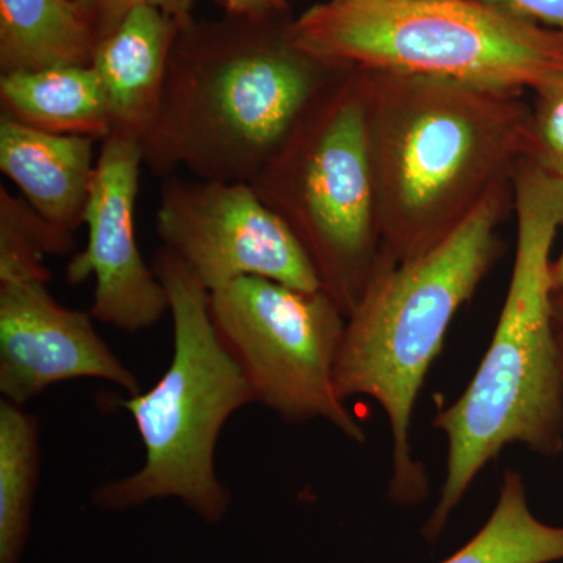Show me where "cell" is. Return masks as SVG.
Returning <instances> with one entry per match:
<instances>
[{
    "label": "cell",
    "mask_w": 563,
    "mask_h": 563,
    "mask_svg": "<svg viewBox=\"0 0 563 563\" xmlns=\"http://www.w3.org/2000/svg\"><path fill=\"white\" fill-rule=\"evenodd\" d=\"M361 74L365 132L383 252L412 261L529 155L523 92L399 73Z\"/></svg>",
    "instance_id": "obj_1"
},
{
    "label": "cell",
    "mask_w": 563,
    "mask_h": 563,
    "mask_svg": "<svg viewBox=\"0 0 563 563\" xmlns=\"http://www.w3.org/2000/svg\"><path fill=\"white\" fill-rule=\"evenodd\" d=\"M517 246L512 277L490 346L472 383L433 418L448 453L439 503L424 526L439 539L485 466L512 444L543 457L563 451V369L551 252L563 222V180L531 158L515 169Z\"/></svg>",
    "instance_id": "obj_2"
},
{
    "label": "cell",
    "mask_w": 563,
    "mask_h": 563,
    "mask_svg": "<svg viewBox=\"0 0 563 563\" xmlns=\"http://www.w3.org/2000/svg\"><path fill=\"white\" fill-rule=\"evenodd\" d=\"M288 21L191 20L174 43L161 110L141 141L155 176L251 184L340 69L291 43Z\"/></svg>",
    "instance_id": "obj_3"
},
{
    "label": "cell",
    "mask_w": 563,
    "mask_h": 563,
    "mask_svg": "<svg viewBox=\"0 0 563 563\" xmlns=\"http://www.w3.org/2000/svg\"><path fill=\"white\" fill-rule=\"evenodd\" d=\"M509 188H496L443 242L412 261L380 254L357 307L346 318L335 368L340 398L379 404L391 432L388 498L417 506L429 495L424 465L413 455L412 417L429 368L451 321L490 272Z\"/></svg>",
    "instance_id": "obj_4"
},
{
    "label": "cell",
    "mask_w": 563,
    "mask_h": 563,
    "mask_svg": "<svg viewBox=\"0 0 563 563\" xmlns=\"http://www.w3.org/2000/svg\"><path fill=\"white\" fill-rule=\"evenodd\" d=\"M168 296L174 347L168 368L150 390L122 399L144 448L143 465L98 485L92 506L124 514L176 499L203 523L220 525L232 493L217 472L218 442L233 415L254 404L242 369L210 317V292L188 266L162 247L152 262Z\"/></svg>",
    "instance_id": "obj_5"
},
{
    "label": "cell",
    "mask_w": 563,
    "mask_h": 563,
    "mask_svg": "<svg viewBox=\"0 0 563 563\" xmlns=\"http://www.w3.org/2000/svg\"><path fill=\"white\" fill-rule=\"evenodd\" d=\"M333 69L435 77L533 95L563 81V32L479 0H325L288 21Z\"/></svg>",
    "instance_id": "obj_6"
},
{
    "label": "cell",
    "mask_w": 563,
    "mask_h": 563,
    "mask_svg": "<svg viewBox=\"0 0 563 563\" xmlns=\"http://www.w3.org/2000/svg\"><path fill=\"white\" fill-rule=\"evenodd\" d=\"M350 317L383 254L358 70H339L251 181Z\"/></svg>",
    "instance_id": "obj_7"
},
{
    "label": "cell",
    "mask_w": 563,
    "mask_h": 563,
    "mask_svg": "<svg viewBox=\"0 0 563 563\" xmlns=\"http://www.w3.org/2000/svg\"><path fill=\"white\" fill-rule=\"evenodd\" d=\"M210 317L255 402L292 424L322 420L355 443L366 433L335 387L346 314L328 292L243 277L210 292Z\"/></svg>",
    "instance_id": "obj_8"
},
{
    "label": "cell",
    "mask_w": 563,
    "mask_h": 563,
    "mask_svg": "<svg viewBox=\"0 0 563 563\" xmlns=\"http://www.w3.org/2000/svg\"><path fill=\"white\" fill-rule=\"evenodd\" d=\"M155 231L209 292L243 277L322 290L302 244L251 184L166 177Z\"/></svg>",
    "instance_id": "obj_9"
},
{
    "label": "cell",
    "mask_w": 563,
    "mask_h": 563,
    "mask_svg": "<svg viewBox=\"0 0 563 563\" xmlns=\"http://www.w3.org/2000/svg\"><path fill=\"white\" fill-rule=\"evenodd\" d=\"M144 166L140 141L109 135L99 150L84 224L87 246L66 266L76 287L95 280L90 313L98 322L140 332L168 313V296L136 242L135 207Z\"/></svg>",
    "instance_id": "obj_10"
},
{
    "label": "cell",
    "mask_w": 563,
    "mask_h": 563,
    "mask_svg": "<svg viewBox=\"0 0 563 563\" xmlns=\"http://www.w3.org/2000/svg\"><path fill=\"white\" fill-rule=\"evenodd\" d=\"M44 280H0V395L25 407L52 385L99 379L140 391L90 312L62 306Z\"/></svg>",
    "instance_id": "obj_11"
},
{
    "label": "cell",
    "mask_w": 563,
    "mask_h": 563,
    "mask_svg": "<svg viewBox=\"0 0 563 563\" xmlns=\"http://www.w3.org/2000/svg\"><path fill=\"white\" fill-rule=\"evenodd\" d=\"M184 24L187 22L168 11L143 3L99 41L91 66L109 107L110 135L141 144L150 133L161 110L174 43Z\"/></svg>",
    "instance_id": "obj_12"
},
{
    "label": "cell",
    "mask_w": 563,
    "mask_h": 563,
    "mask_svg": "<svg viewBox=\"0 0 563 563\" xmlns=\"http://www.w3.org/2000/svg\"><path fill=\"white\" fill-rule=\"evenodd\" d=\"M96 140L38 131L0 117V169L47 222L74 233L84 224L95 179Z\"/></svg>",
    "instance_id": "obj_13"
},
{
    "label": "cell",
    "mask_w": 563,
    "mask_h": 563,
    "mask_svg": "<svg viewBox=\"0 0 563 563\" xmlns=\"http://www.w3.org/2000/svg\"><path fill=\"white\" fill-rule=\"evenodd\" d=\"M3 117L38 131L106 140L109 107L92 66H55L0 76Z\"/></svg>",
    "instance_id": "obj_14"
},
{
    "label": "cell",
    "mask_w": 563,
    "mask_h": 563,
    "mask_svg": "<svg viewBox=\"0 0 563 563\" xmlns=\"http://www.w3.org/2000/svg\"><path fill=\"white\" fill-rule=\"evenodd\" d=\"M73 0H0V73L90 66L99 44Z\"/></svg>",
    "instance_id": "obj_15"
},
{
    "label": "cell",
    "mask_w": 563,
    "mask_h": 563,
    "mask_svg": "<svg viewBox=\"0 0 563 563\" xmlns=\"http://www.w3.org/2000/svg\"><path fill=\"white\" fill-rule=\"evenodd\" d=\"M40 426L16 404L0 401V563H21L31 539L38 488Z\"/></svg>",
    "instance_id": "obj_16"
},
{
    "label": "cell",
    "mask_w": 563,
    "mask_h": 563,
    "mask_svg": "<svg viewBox=\"0 0 563 563\" xmlns=\"http://www.w3.org/2000/svg\"><path fill=\"white\" fill-rule=\"evenodd\" d=\"M563 561V526L532 514L520 473H504L495 509L479 532L442 563H553Z\"/></svg>",
    "instance_id": "obj_17"
},
{
    "label": "cell",
    "mask_w": 563,
    "mask_h": 563,
    "mask_svg": "<svg viewBox=\"0 0 563 563\" xmlns=\"http://www.w3.org/2000/svg\"><path fill=\"white\" fill-rule=\"evenodd\" d=\"M73 250V233L55 228L24 199L0 187V280L49 282L46 258Z\"/></svg>",
    "instance_id": "obj_18"
},
{
    "label": "cell",
    "mask_w": 563,
    "mask_h": 563,
    "mask_svg": "<svg viewBox=\"0 0 563 563\" xmlns=\"http://www.w3.org/2000/svg\"><path fill=\"white\" fill-rule=\"evenodd\" d=\"M528 158L563 180V81L536 92Z\"/></svg>",
    "instance_id": "obj_19"
},
{
    "label": "cell",
    "mask_w": 563,
    "mask_h": 563,
    "mask_svg": "<svg viewBox=\"0 0 563 563\" xmlns=\"http://www.w3.org/2000/svg\"><path fill=\"white\" fill-rule=\"evenodd\" d=\"M73 2L88 14L98 31L99 40L106 38L120 25L129 11L143 3L168 11L180 21L192 20V0H73Z\"/></svg>",
    "instance_id": "obj_20"
},
{
    "label": "cell",
    "mask_w": 563,
    "mask_h": 563,
    "mask_svg": "<svg viewBox=\"0 0 563 563\" xmlns=\"http://www.w3.org/2000/svg\"><path fill=\"white\" fill-rule=\"evenodd\" d=\"M521 20L563 32V0H479Z\"/></svg>",
    "instance_id": "obj_21"
},
{
    "label": "cell",
    "mask_w": 563,
    "mask_h": 563,
    "mask_svg": "<svg viewBox=\"0 0 563 563\" xmlns=\"http://www.w3.org/2000/svg\"><path fill=\"white\" fill-rule=\"evenodd\" d=\"M229 16L269 18L280 14L285 0H217Z\"/></svg>",
    "instance_id": "obj_22"
},
{
    "label": "cell",
    "mask_w": 563,
    "mask_h": 563,
    "mask_svg": "<svg viewBox=\"0 0 563 563\" xmlns=\"http://www.w3.org/2000/svg\"><path fill=\"white\" fill-rule=\"evenodd\" d=\"M551 287L555 301H563V246L559 257L551 263Z\"/></svg>",
    "instance_id": "obj_23"
},
{
    "label": "cell",
    "mask_w": 563,
    "mask_h": 563,
    "mask_svg": "<svg viewBox=\"0 0 563 563\" xmlns=\"http://www.w3.org/2000/svg\"><path fill=\"white\" fill-rule=\"evenodd\" d=\"M555 332H558L559 350H561L562 369H563V301L554 299Z\"/></svg>",
    "instance_id": "obj_24"
}]
</instances>
